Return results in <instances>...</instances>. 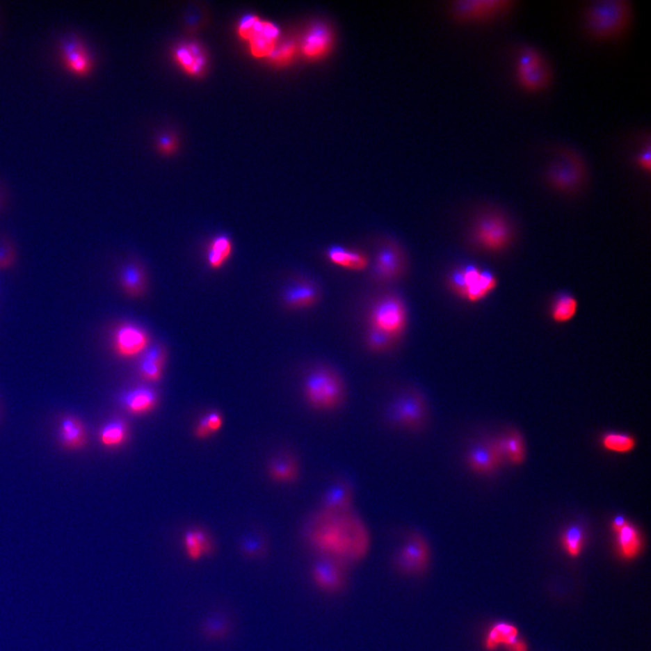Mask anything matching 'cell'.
<instances>
[{"mask_svg": "<svg viewBox=\"0 0 651 651\" xmlns=\"http://www.w3.org/2000/svg\"><path fill=\"white\" fill-rule=\"evenodd\" d=\"M385 420L394 430L410 433L424 432L431 420L426 394L415 385L401 389L385 407Z\"/></svg>", "mask_w": 651, "mask_h": 651, "instance_id": "cell-4", "label": "cell"}, {"mask_svg": "<svg viewBox=\"0 0 651 651\" xmlns=\"http://www.w3.org/2000/svg\"><path fill=\"white\" fill-rule=\"evenodd\" d=\"M351 512L316 515L305 533L307 544L316 557H328L352 568L369 556V531L358 520L352 522L348 518L346 521Z\"/></svg>", "mask_w": 651, "mask_h": 651, "instance_id": "cell-1", "label": "cell"}, {"mask_svg": "<svg viewBox=\"0 0 651 651\" xmlns=\"http://www.w3.org/2000/svg\"><path fill=\"white\" fill-rule=\"evenodd\" d=\"M128 427L122 420H113L104 425L99 432V441L106 447H118L126 441Z\"/></svg>", "mask_w": 651, "mask_h": 651, "instance_id": "cell-32", "label": "cell"}, {"mask_svg": "<svg viewBox=\"0 0 651 651\" xmlns=\"http://www.w3.org/2000/svg\"><path fill=\"white\" fill-rule=\"evenodd\" d=\"M408 270V256L402 244L394 238H382L371 268L373 280L380 284L396 282L405 278Z\"/></svg>", "mask_w": 651, "mask_h": 651, "instance_id": "cell-10", "label": "cell"}, {"mask_svg": "<svg viewBox=\"0 0 651 651\" xmlns=\"http://www.w3.org/2000/svg\"><path fill=\"white\" fill-rule=\"evenodd\" d=\"M322 297L321 289L313 280L301 278L283 289L282 303L289 310L310 309L318 305Z\"/></svg>", "mask_w": 651, "mask_h": 651, "instance_id": "cell-17", "label": "cell"}, {"mask_svg": "<svg viewBox=\"0 0 651 651\" xmlns=\"http://www.w3.org/2000/svg\"><path fill=\"white\" fill-rule=\"evenodd\" d=\"M150 339L146 331L138 326H122L114 336V348L122 357H134L147 351Z\"/></svg>", "mask_w": 651, "mask_h": 651, "instance_id": "cell-18", "label": "cell"}, {"mask_svg": "<svg viewBox=\"0 0 651 651\" xmlns=\"http://www.w3.org/2000/svg\"><path fill=\"white\" fill-rule=\"evenodd\" d=\"M165 362L164 348L159 346L147 348L138 366L140 376L147 382H158L161 378Z\"/></svg>", "mask_w": 651, "mask_h": 651, "instance_id": "cell-24", "label": "cell"}, {"mask_svg": "<svg viewBox=\"0 0 651 651\" xmlns=\"http://www.w3.org/2000/svg\"><path fill=\"white\" fill-rule=\"evenodd\" d=\"M303 397L307 408L319 415L340 411L349 399V390L339 369L327 363L313 364L304 376Z\"/></svg>", "mask_w": 651, "mask_h": 651, "instance_id": "cell-2", "label": "cell"}, {"mask_svg": "<svg viewBox=\"0 0 651 651\" xmlns=\"http://www.w3.org/2000/svg\"><path fill=\"white\" fill-rule=\"evenodd\" d=\"M62 60L68 71L75 74H86L90 71L92 63L86 47L80 39L70 38L63 42Z\"/></svg>", "mask_w": 651, "mask_h": 651, "instance_id": "cell-20", "label": "cell"}, {"mask_svg": "<svg viewBox=\"0 0 651 651\" xmlns=\"http://www.w3.org/2000/svg\"><path fill=\"white\" fill-rule=\"evenodd\" d=\"M472 239L484 251L502 252L512 240L511 225L501 214L491 211L482 214L473 225Z\"/></svg>", "mask_w": 651, "mask_h": 651, "instance_id": "cell-11", "label": "cell"}, {"mask_svg": "<svg viewBox=\"0 0 651 651\" xmlns=\"http://www.w3.org/2000/svg\"><path fill=\"white\" fill-rule=\"evenodd\" d=\"M204 417L206 419L207 428L209 429L211 433H215L221 429L223 426V418L219 412H211L209 414L204 416Z\"/></svg>", "mask_w": 651, "mask_h": 651, "instance_id": "cell-42", "label": "cell"}, {"mask_svg": "<svg viewBox=\"0 0 651 651\" xmlns=\"http://www.w3.org/2000/svg\"><path fill=\"white\" fill-rule=\"evenodd\" d=\"M601 443L604 450L616 453H629L636 447L634 437L627 433H606L602 437Z\"/></svg>", "mask_w": 651, "mask_h": 651, "instance_id": "cell-34", "label": "cell"}, {"mask_svg": "<svg viewBox=\"0 0 651 651\" xmlns=\"http://www.w3.org/2000/svg\"><path fill=\"white\" fill-rule=\"evenodd\" d=\"M325 255L331 264L346 270L362 271L370 265V259L366 252L339 244L328 247Z\"/></svg>", "mask_w": 651, "mask_h": 651, "instance_id": "cell-19", "label": "cell"}, {"mask_svg": "<svg viewBox=\"0 0 651 651\" xmlns=\"http://www.w3.org/2000/svg\"><path fill=\"white\" fill-rule=\"evenodd\" d=\"M270 478L278 483H294L300 477V460L291 452L277 455L268 465Z\"/></svg>", "mask_w": 651, "mask_h": 651, "instance_id": "cell-21", "label": "cell"}, {"mask_svg": "<svg viewBox=\"0 0 651 651\" xmlns=\"http://www.w3.org/2000/svg\"><path fill=\"white\" fill-rule=\"evenodd\" d=\"M230 626L227 619L222 614H213L203 623L202 632L211 640H219L227 636Z\"/></svg>", "mask_w": 651, "mask_h": 651, "instance_id": "cell-37", "label": "cell"}, {"mask_svg": "<svg viewBox=\"0 0 651 651\" xmlns=\"http://www.w3.org/2000/svg\"><path fill=\"white\" fill-rule=\"evenodd\" d=\"M584 541H586V536H584V530L577 524H571L561 536V544L563 549L568 556L574 558L580 556L583 551Z\"/></svg>", "mask_w": 651, "mask_h": 651, "instance_id": "cell-33", "label": "cell"}, {"mask_svg": "<svg viewBox=\"0 0 651 651\" xmlns=\"http://www.w3.org/2000/svg\"><path fill=\"white\" fill-rule=\"evenodd\" d=\"M241 549L247 557H261L266 552V542L261 536H248L243 539Z\"/></svg>", "mask_w": 651, "mask_h": 651, "instance_id": "cell-39", "label": "cell"}, {"mask_svg": "<svg viewBox=\"0 0 651 651\" xmlns=\"http://www.w3.org/2000/svg\"><path fill=\"white\" fill-rule=\"evenodd\" d=\"M505 459L501 439L473 446L466 454L467 465L479 474L494 472Z\"/></svg>", "mask_w": 651, "mask_h": 651, "instance_id": "cell-16", "label": "cell"}, {"mask_svg": "<svg viewBox=\"0 0 651 651\" xmlns=\"http://www.w3.org/2000/svg\"><path fill=\"white\" fill-rule=\"evenodd\" d=\"M233 253V242L226 234L214 237L208 246L207 262L211 269L218 270L225 264Z\"/></svg>", "mask_w": 651, "mask_h": 651, "instance_id": "cell-26", "label": "cell"}, {"mask_svg": "<svg viewBox=\"0 0 651 651\" xmlns=\"http://www.w3.org/2000/svg\"><path fill=\"white\" fill-rule=\"evenodd\" d=\"M432 558V547L427 536L421 530L412 529L394 552L392 566L401 577L420 578L429 572Z\"/></svg>", "mask_w": 651, "mask_h": 651, "instance_id": "cell-7", "label": "cell"}, {"mask_svg": "<svg viewBox=\"0 0 651 651\" xmlns=\"http://www.w3.org/2000/svg\"><path fill=\"white\" fill-rule=\"evenodd\" d=\"M295 52H296L295 45L286 44L280 47L279 49L274 51L273 56L276 61L285 63L289 61V59L294 57Z\"/></svg>", "mask_w": 651, "mask_h": 651, "instance_id": "cell-41", "label": "cell"}, {"mask_svg": "<svg viewBox=\"0 0 651 651\" xmlns=\"http://www.w3.org/2000/svg\"><path fill=\"white\" fill-rule=\"evenodd\" d=\"M589 177V166L584 156L571 147H561L545 163L542 177L554 191L574 194Z\"/></svg>", "mask_w": 651, "mask_h": 651, "instance_id": "cell-5", "label": "cell"}, {"mask_svg": "<svg viewBox=\"0 0 651 651\" xmlns=\"http://www.w3.org/2000/svg\"><path fill=\"white\" fill-rule=\"evenodd\" d=\"M239 34L249 42L252 53L256 57L273 56L276 50L279 29L273 23L257 17H247L240 24Z\"/></svg>", "mask_w": 651, "mask_h": 651, "instance_id": "cell-13", "label": "cell"}, {"mask_svg": "<svg viewBox=\"0 0 651 651\" xmlns=\"http://www.w3.org/2000/svg\"><path fill=\"white\" fill-rule=\"evenodd\" d=\"M177 61L190 74H198L204 66V57L195 45L180 47L176 54Z\"/></svg>", "mask_w": 651, "mask_h": 651, "instance_id": "cell-35", "label": "cell"}, {"mask_svg": "<svg viewBox=\"0 0 651 651\" xmlns=\"http://www.w3.org/2000/svg\"><path fill=\"white\" fill-rule=\"evenodd\" d=\"M122 284L129 294H140L144 286V274L140 268L135 264L127 265L122 273Z\"/></svg>", "mask_w": 651, "mask_h": 651, "instance_id": "cell-38", "label": "cell"}, {"mask_svg": "<svg viewBox=\"0 0 651 651\" xmlns=\"http://www.w3.org/2000/svg\"><path fill=\"white\" fill-rule=\"evenodd\" d=\"M331 38L330 33L323 27L318 26L310 30L304 39L303 51L310 58H318L324 56L330 49Z\"/></svg>", "mask_w": 651, "mask_h": 651, "instance_id": "cell-29", "label": "cell"}, {"mask_svg": "<svg viewBox=\"0 0 651 651\" xmlns=\"http://www.w3.org/2000/svg\"><path fill=\"white\" fill-rule=\"evenodd\" d=\"M447 283L454 294L472 303L490 296L497 287V280L492 273L473 264L451 271Z\"/></svg>", "mask_w": 651, "mask_h": 651, "instance_id": "cell-9", "label": "cell"}, {"mask_svg": "<svg viewBox=\"0 0 651 651\" xmlns=\"http://www.w3.org/2000/svg\"><path fill=\"white\" fill-rule=\"evenodd\" d=\"M408 325V312L405 301L394 292L379 296L370 307L369 328H375L399 340Z\"/></svg>", "mask_w": 651, "mask_h": 651, "instance_id": "cell-8", "label": "cell"}, {"mask_svg": "<svg viewBox=\"0 0 651 651\" xmlns=\"http://www.w3.org/2000/svg\"><path fill=\"white\" fill-rule=\"evenodd\" d=\"M505 458L514 465H520L526 459V446L523 436L517 431H513L504 438H501Z\"/></svg>", "mask_w": 651, "mask_h": 651, "instance_id": "cell-30", "label": "cell"}, {"mask_svg": "<svg viewBox=\"0 0 651 651\" xmlns=\"http://www.w3.org/2000/svg\"><path fill=\"white\" fill-rule=\"evenodd\" d=\"M506 649L509 651H527V646L522 640L517 638L514 643H512L511 646L506 648Z\"/></svg>", "mask_w": 651, "mask_h": 651, "instance_id": "cell-44", "label": "cell"}, {"mask_svg": "<svg viewBox=\"0 0 651 651\" xmlns=\"http://www.w3.org/2000/svg\"><path fill=\"white\" fill-rule=\"evenodd\" d=\"M614 533L617 549L620 556L626 560H632L638 556L642 549V538L634 524L628 522Z\"/></svg>", "mask_w": 651, "mask_h": 651, "instance_id": "cell-23", "label": "cell"}, {"mask_svg": "<svg viewBox=\"0 0 651 651\" xmlns=\"http://www.w3.org/2000/svg\"><path fill=\"white\" fill-rule=\"evenodd\" d=\"M581 26L597 41L613 40L625 34L635 18L631 0H595L581 11Z\"/></svg>", "mask_w": 651, "mask_h": 651, "instance_id": "cell-3", "label": "cell"}, {"mask_svg": "<svg viewBox=\"0 0 651 651\" xmlns=\"http://www.w3.org/2000/svg\"><path fill=\"white\" fill-rule=\"evenodd\" d=\"M367 348L375 355H384L393 351L397 346L399 340L375 328H369L366 334Z\"/></svg>", "mask_w": 651, "mask_h": 651, "instance_id": "cell-31", "label": "cell"}, {"mask_svg": "<svg viewBox=\"0 0 651 651\" xmlns=\"http://www.w3.org/2000/svg\"><path fill=\"white\" fill-rule=\"evenodd\" d=\"M60 437L66 446L78 447L84 440L83 428L74 419L66 418L61 424Z\"/></svg>", "mask_w": 651, "mask_h": 651, "instance_id": "cell-36", "label": "cell"}, {"mask_svg": "<svg viewBox=\"0 0 651 651\" xmlns=\"http://www.w3.org/2000/svg\"><path fill=\"white\" fill-rule=\"evenodd\" d=\"M122 405L134 415L152 411L158 403V396L152 388L138 387L127 392L122 397Z\"/></svg>", "mask_w": 651, "mask_h": 651, "instance_id": "cell-22", "label": "cell"}, {"mask_svg": "<svg viewBox=\"0 0 651 651\" xmlns=\"http://www.w3.org/2000/svg\"><path fill=\"white\" fill-rule=\"evenodd\" d=\"M184 547L189 559L198 561L213 553L210 536L200 529H190L184 536Z\"/></svg>", "mask_w": 651, "mask_h": 651, "instance_id": "cell-25", "label": "cell"}, {"mask_svg": "<svg viewBox=\"0 0 651 651\" xmlns=\"http://www.w3.org/2000/svg\"><path fill=\"white\" fill-rule=\"evenodd\" d=\"M351 569L339 561L316 557L310 568V581L312 586L322 595H339L348 586Z\"/></svg>", "mask_w": 651, "mask_h": 651, "instance_id": "cell-12", "label": "cell"}, {"mask_svg": "<svg viewBox=\"0 0 651 651\" xmlns=\"http://www.w3.org/2000/svg\"><path fill=\"white\" fill-rule=\"evenodd\" d=\"M633 161L636 167L641 171L650 173L651 168V149L650 140L643 144V146L635 154Z\"/></svg>", "mask_w": 651, "mask_h": 651, "instance_id": "cell-40", "label": "cell"}, {"mask_svg": "<svg viewBox=\"0 0 651 651\" xmlns=\"http://www.w3.org/2000/svg\"><path fill=\"white\" fill-rule=\"evenodd\" d=\"M513 0H461L453 5L454 14L461 20L488 23L509 13Z\"/></svg>", "mask_w": 651, "mask_h": 651, "instance_id": "cell-14", "label": "cell"}, {"mask_svg": "<svg viewBox=\"0 0 651 651\" xmlns=\"http://www.w3.org/2000/svg\"><path fill=\"white\" fill-rule=\"evenodd\" d=\"M578 300L574 295L562 292L552 301L550 316L556 324H565L571 321L577 314Z\"/></svg>", "mask_w": 651, "mask_h": 651, "instance_id": "cell-27", "label": "cell"}, {"mask_svg": "<svg viewBox=\"0 0 651 651\" xmlns=\"http://www.w3.org/2000/svg\"><path fill=\"white\" fill-rule=\"evenodd\" d=\"M514 78L518 87L529 93L544 92L554 80L549 59L538 47L523 45L515 59Z\"/></svg>", "mask_w": 651, "mask_h": 651, "instance_id": "cell-6", "label": "cell"}, {"mask_svg": "<svg viewBox=\"0 0 651 651\" xmlns=\"http://www.w3.org/2000/svg\"><path fill=\"white\" fill-rule=\"evenodd\" d=\"M628 522L629 521L627 520L626 517H623V515H616V517L613 518V521H611V530H613V533H616L617 531H619L620 529H622V527Z\"/></svg>", "mask_w": 651, "mask_h": 651, "instance_id": "cell-43", "label": "cell"}, {"mask_svg": "<svg viewBox=\"0 0 651 651\" xmlns=\"http://www.w3.org/2000/svg\"><path fill=\"white\" fill-rule=\"evenodd\" d=\"M518 638L517 627L508 622L495 624L488 632L485 647L488 650H495L499 646L508 648Z\"/></svg>", "mask_w": 651, "mask_h": 651, "instance_id": "cell-28", "label": "cell"}, {"mask_svg": "<svg viewBox=\"0 0 651 651\" xmlns=\"http://www.w3.org/2000/svg\"><path fill=\"white\" fill-rule=\"evenodd\" d=\"M354 485L345 477H337L328 484L319 503V513L323 515L346 514L355 506Z\"/></svg>", "mask_w": 651, "mask_h": 651, "instance_id": "cell-15", "label": "cell"}]
</instances>
